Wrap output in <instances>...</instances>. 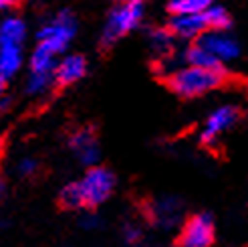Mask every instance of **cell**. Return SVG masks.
<instances>
[{
	"label": "cell",
	"instance_id": "6da1fadb",
	"mask_svg": "<svg viewBox=\"0 0 248 247\" xmlns=\"http://www.w3.org/2000/svg\"><path fill=\"white\" fill-rule=\"evenodd\" d=\"M222 81V73L220 71H208L200 67H180L173 69L170 85L171 89L182 97H198L204 95L208 91L216 89Z\"/></svg>",
	"mask_w": 248,
	"mask_h": 247
},
{
	"label": "cell",
	"instance_id": "7a4b0ae2",
	"mask_svg": "<svg viewBox=\"0 0 248 247\" xmlns=\"http://www.w3.org/2000/svg\"><path fill=\"white\" fill-rule=\"evenodd\" d=\"M77 33V20L71 12L63 10L48 22H45L39 31V45L53 55L63 53Z\"/></svg>",
	"mask_w": 248,
	"mask_h": 247
},
{
	"label": "cell",
	"instance_id": "3957f363",
	"mask_svg": "<svg viewBox=\"0 0 248 247\" xmlns=\"http://www.w3.org/2000/svg\"><path fill=\"white\" fill-rule=\"evenodd\" d=\"M75 182H77L83 207H97L105 203L115 189V176L111 175V170L103 166L89 168L85 172V176Z\"/></svg>",
	"mask_w": 248,
	"mask_h": 247
},
{
	"label": "cell",
	"instance_id": "277c9868",
	"mask_svg": "<svg viewBox=\"0 0 248 247\" xmlns=\"http://www.w3.org/2000/svg\"><path fill=\"white\" fill-rule=\"evenodd\" d=\"M143 8L140 2L131 4H119L109 12L103 27V45H111L119 41L121 36H125L129 31H133L141 22Z\"/></svg>",
	"mask_w": 248,
	"mask_h": 247
},
{
	"label": "cell",
	"instance_id": "5b68a950",
	"mask_svg": "<svg viewBox=\"0 0 248 247\" xmlns=\"http://www.w3.org/2000/svg\"><path fill=\"white\" fill-rule=\"evenodd\" d=\"M55 57L51 51H46L41 45L31 55V69H29V79H27V91L31 95H43L48 91L51 83L55 79Z\"/></svg>",
	"mask_w": 248,
	"mask_h": 247
},
{
	"label": "cell",
	"instance_id": "8992f818",
	"mask_svg": "<svg viewBox=\"0 0 248 247\" xmlns=\"http://www.w3.org/2000/svg\"><path fill=\"white\" fill-rule=\"evenodd\" d=\"M214 243V221L210 215H194L184 225L180 245L182 247H210Z\"/></svg>",
	"mask_w": 248,
	"mask_h": 247
},
{
	"label": "cell",
	"instance_id": "52a82bcc",
	"mask_svg": "<svg viewBox=\"0 0 248 247\" xmlns=\"http://www.w3.org/2000/svg\"><path fill=\"white\" fill-rule=\"evenodd\" d=\"M198 45H202L208 53H212L220 63L236 59L240 53V47H238L236 39L230 36L226 31H206L200 36Z\"/></svg>",
	"mask_w": 248,
	"mask_h": 247
},
{
	"label": "cell",
	"instance_id": "ba28073f",
	"mask_svg": "<svg viewBox=\"0 0 248 247\" xmlns=\"http://www.w3.org/2000/svg\"><path fill=\"white\" fill-rule=\"evenodd\" d=\"M238 120V109L232 106H222L216 107L212 114L208 116L204 130H202V140L204 142H214L220 134H224L228 128L234 126V122Z\"/></svg>",
	"mask_w": 248,
	"mask_h": 247
},
{
	"label": "cell",
	"instance_id": "9c48e42d",
	"mask_svg": "<svg viewBox=\"0 0 248 247\" xmlns=\"http://www.w3.org/2000/svg\"><path fill=\"white\" fill-rule=\"evenodd\" d=\"M71 150L75 152L79 162L85 166H93L99 160V144L91 130H79L71 136Z\"/></svg>",
	"mask_w": 248,
	"mask_h": 247
},
{
	"label": "cell",
	"instance_id": "30bf717a",
	"mask_svg": "<svg viewBox=\"0 0 248 247\" xmlns=\"http://www.w3.org/2000/svg\"><path fill=\"white\" fill-rule=\"evenodd\" d=\"M170 27L171 33L182 36V39H196V36H202L208 31L204 12H200V15H173Z\"/></svg>",
	"mask_w": 248,
	"mask_h": 247
},
{
	"label": "cell",
	"instance_id": "8fae6325",
	"mask_svg": "<svg viewBox=\"0 0 248 247\" xmlns=\"http://www.w3.org/2000/svg\"><path fill=\"white\" fill-rule=\"evenodd\" d=\"M87 71V61L81 55H67L57 63L55 67V81L61 85H71L79 81Z\"/></svg>",
	"mask_w": 248,
	"mask_h": 247
},
{
	"label": "cell",
	"instance_id": "7c38bea8",
	"mask_svg": "<svg viewBox=\"0 0 248 247\" xmlns=\"http://www.w3.org/2000/svg\"><path fill=\"white\" fill-rule=\"evenodd\" d=\"M24 39H27V22L20 17L6 15L0 18V45L22 47Z\"/></svg>",
	"mask_w": 248,
	"mask_h": 247
},
{
	"label": "cell",
	"instance_id": "4fadbf2b",
	"mask_svg": "<svg viewBox=\"0 0 248 247\" xmlns=\"http://www.w3.org/2000/svg\"><path fill=\"white\" fill-rule=\"evenodd\" d=\"M22 65V47L16 45H0V79H10L16 75Z\"/></svg>",
	"mask_w": 248,
	"mask_h": 247
},
{
	"label": "cell",
	"instance_id": "5bb4252c",
	"mask_svg": "<svg viewBox=\"0 0 248 247\" xmlns=\"http://www.w3.org/2000/svg\"><path fill=\"white\" fill-rule=\"evenodd\" d=\"M186 63L190 67H200V69H208V71H220L222 73V63L212 55L208 53L202 45H194L186 51Z\"/></svg>",
	"mask_w": 248,
	"mask_h": 247
},
{
	"label": "cell",
	"instance_id": "9a60e30c",
	"mask_svg": "<svg viewBox=\"0 0 248 247\" xmlns=\"http://www.w3.org/2000/svg\"><path fill=\"white\" fill-rule=\"evenodd\" d=\"M212 4H216V0H170L173 15H200Z\"/></svg>",
	"mask_w": 248,
	"mask_h": 247
},
{
	"label": "cell",
	"instance_id": "2e32d148",
	"mask_svg": "<svg viewBox=\"0 0 248 247\" xmlns=\"http://www.w3.org/2000/svg\"><path fill=\"white\" fill-rule=\"evenodd\" d=\"M154 215L155 219L159 221L162 225H173L178 221L180 217V205L178 201H173V199H166V201H159L154 209Z\"/></svg>",
	"mask_w": 248,
	"mask_h": 247
},
{
	"label": "cell",
	"instance_id": "e0dca14e",
	"mask_svg": "<svg viewBox=\"0 0 248 247\" xmlns=\"http://www.w3.org/2000/svg\"><path fill=\"white\" fill-rule=\"evenodd\" d=\"M204 18L208 24V31H224L230 24V17L226 8H222L218 4H212L208 10H204Z\"/></svg>",
	"mask_w": 248,
	"mask_h": 247
},
{
	"label": "cell",
	"instance_id": "ac0fdd59",
	"mask_svg": "<svg viewBox=\"0 0 248 247\" xmlns=\"http://www.w3.org/2000/svg\"><path fill=\"white\" fill-rule=\"evenodd\" d=\"M150 43H152V47L155 49V51L166 53V51H170V49H171V35H170L168 31L155 29V31H152V35H150Z\"/></svg>",
	"mask_w": 248,
	"mask_h": 247
},
{
	"label": "cell",
	"instance_id": "d6986e66",
	"mask_svg": "<svg viewBox=\"0 0 248 247\" xmlns=\"http://www.w3.org/2000/svg\"><path fill=\"white\" fill-rule=\"evenodd\" d=\"M18 175H22V176H32L36 170H39V162H36L34 158H31V156H24V158H20V162H18Z\"/></svg>",
	"mask_w": 248,
	"mask_h": 247
},
{
	"label": "cell",
	"instance_id": "ffe728a7",
	"mask_svg": "<svg viewBox=\"0 0 248 247\" xmlns=\"http://www.w3.org/2000/svg\"><path fill=\"white\" fill-rule=\"evenodd\" d=\"M140 229L135 225H125V229H123V237H125L127 243H138L140 241Z\"/></svg>",
	"mask_w": 248,
	"mask_h": 247
},
{
	"label": "cell",
	"instance_id": "44dd1931",
	"mask_svg": "<svg viewBox=\"0 0 248 247\" xmlns=\"http://www.w3.org/2000/svg\"><path fill=\"white\" fill-rule=\"evenodd\" d=\"M81 225H83V227H87V229H93V227H97V225H99V219H97L95 215H87V217L81 221Z\"/></svg>",
	"mask_w": 248,
	"mask_h": 247
},
{
	"label": "cell",
	"instance_id": "7402d4cb",
	"mask_svg": "<svg viewBox=\"0 0 248 247\" xmlns=\"http://www.w3.org/2000/svg\"><path fill=\"white\" fill-rule=\"evenodd\" d=\"M16 4V0H0V12H4Z\"/></svg>",
	"mask_w": 248,
	"mask_h": 247
},
{
	"label": "cell",
	"instance_id": "603a6c76",
	"mask_svg": "<svg viewBox=\"0 0 248 247\" xmlns=\"http://www.w3.org/2000/svg\"><path fill=\"white\" fill-rule=\"evenodd\" d=\"M4 79H0V107L4 106Z\"/></svg>",
	"mask_w": 248,
	"mask_h": 247
},
{
	"label": "cell",
	"instance_id": "cb8c5ba5",
	"mask_svg": "<svg viewBox=\"0 0 248 247\" xmlns=\"http://www.w3.org/2000/svg\"><path fill=\"white\" fill-rule=\"evenodd\" d=\"M4 191H6L4 180H2V176H0V201H2V196H4Z\"/></svg>",
	"mask_w": 248,
	"mask_h": 247
},
{
	"label": "cell",
	"instance_id": "d4e9b609",
	"mask_svg": "<svg viewBox=\"0 0 248 247\" xmlns=\"http://www.w3.org/2000/svg\"><path fill=\"white\" fill-rule=\"evenodd\" d=\"M121 4H131V2H140V0H117Z\"/></svg>",
	"mask_w": 248,
	"mask_h": 247
},
{
	"label": "cell",
	"instance_id": "484cf974",
	"mask_svg": "<svg viewBox=\"0 0 248 247\" xmlns=\"http://www.w3.org/2000/svg\"><path fill=\"white\" fill-rule=\"evenodd\" d=\"M2 227H4V223H2V221H0V231H2Z\"/></svg>",
	"mask_w": 248,
	"mask_h": 247
}]
</instances>
